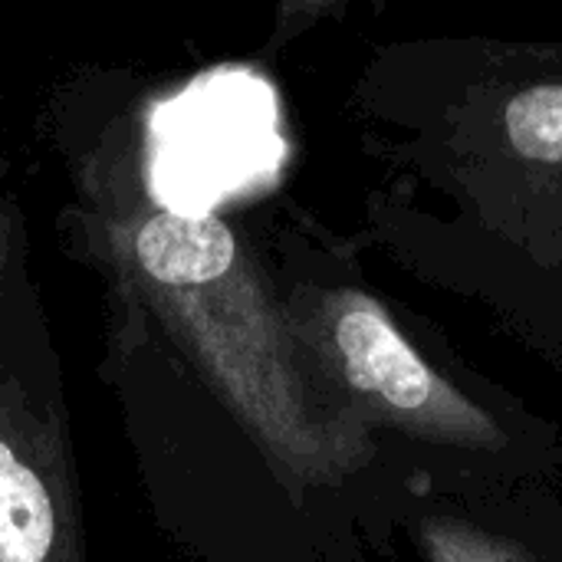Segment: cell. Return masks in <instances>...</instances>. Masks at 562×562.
<instances>
[{"mask_svg":"<svg viewBox=\"0 0 562 562\" xmlns=\"http://www.w3.org/2000/svg\"><path fill=\"white\" fill-rule=\"evenodd\" d=\"M323 336L339 379L379 422L441 445H504L494 418L448 385L366 293L342 290L329 296L323 306Z\"/></svg>","mask_w":562,"mask_h":562,"instance_id":"6da1fadb","label":"cell"},{"mask_svg":"<svg viewBox=\"0 0 562 562\" xmlns=\"http://www.w3.org/2000/svg\"><path fill=\"white\" fill-rule=\"evenodd\" d=\"M273 102L254 76H211L151 119V191L168 211L207 207L273 161Z\"/></svg>","mask_w":562,"mask_h":562,"instance_id":"7a4b0ae2","label":"cell"},{"mask_svg":"<svg viewBox=\"0 0 562 562\" xmlns=\"http://www.w3.org/2000/svg\"><path fill=\"white\" fill-rule=\"evenodd\" d=\"M135 254L145 273L171 290L207 286L237 263L234 234L214 214L165 211L142 227Z\"/></svg>","mask_w":562,"mask_h":562,"instance_id":"3957f363","label":"cell"},{"mask_svg":"<svg viewBox=\"0 0 562 562\" xmlns=\"http://www.w3.org/2000/svg\"><path fill=\"white\" fill-rule=\"evenodd\" d=\"M56 510L43 481L0 441V562H46Z\"/></svg>","mask_w":562,"mask_h":562,"instance_id":"277c9868","label":"cell"},{"mask_svg":"<svg viewBox=\"0 0 562 562\" xmlns=\"http://www.w3.org/2000/svg\"><path fill=\"white\" fill-rule=\"evenodd\" d=\"M507 138L527 161H562V86H530L507 102Z\"/></svg>","mask_w":562,"mask_h":562,"instance_id":"5b68a950","label":"cell"},{"mask_svg":"<svg viewBox=\"0 0 562 562\" xmlns=\"http://www.w3.org/2000/svg\"><path fill=\"white\" fill-rule=\"evenodd\" d=\"M425 543L431 562H533L520 550L454 520H428Z\"/></svg>","mask_w":562,"mask_h":562,"instance_id":"8992f818","label":"cell"}]
</instances>
